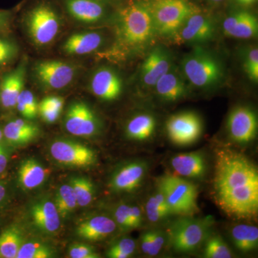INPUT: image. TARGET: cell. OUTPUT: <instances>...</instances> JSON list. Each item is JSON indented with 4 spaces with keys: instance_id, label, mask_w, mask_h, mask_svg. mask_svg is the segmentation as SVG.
I'll list each match as a JSON object with an SVG mask.
<instances>
[{
    "instance_id": "e575fe53",
    "label": "cell",
    "mask_w": 258,
    "mask_h": 258,
    "mask_svg": "<svg viewBox=\"0 0 258 258\" xmlns=\"http://www.w3.org/2000/svg\"><path fill=\"white\" fill-rule=\"evenodd\" d=\"M204 256L207 258H230L232 257L231 249L222 238L216 235L208 237L205 241Z\"/></svg>"
},
{
    "instance_id": "7bdbcfd3",
    "label": "cell",
    "mask_w": 258,
    "mask_h": 258,
    "mask_svg": "<svg viewBox=\"0 0 258 258\" xmlns=\"http://www.w3.org/2000/svg\"><path fill=\"white\" fill-rule=\"evenodd\" d=\"M13 20L11 10H0V35L10 30Z\"/></svg>"
},
{
    "instance_id": "9c48e42d",
    "label": "cell",
    "mask_w": 258,
    "mask_h": 258,
    "mask_svg": "<svg viewBox=\"0 0 258 258\" xmlns=\"http://www.w3.org/2000/svg\"><path fill=\"white\" fill-rule=\"evenodd\" d=\"M77 69L63 61H39L33 68L37 82L47 90H60L69 86L76 78Z\"/></svg>"
},
{
    "instance_id": "7dc6e473",
    "label": "cell",
    "mask_w": 258,
    "mask_h": 258,
    "mask_svg": "<svg viewBox=\"0 0 258 258\" xmlns=\"http://www.w3.org/2000/svg\"><path fill=\"white\" fill-rule=\"evenodd\" d=\"M237 3L243 5H250L254 4L257 0H235Z\"/></svg>"
},
{
    "instance_id": "ba28073f",
    "label": "cell",
    "mask_w": 258,
    "mask_h": 258,
    "mask_svg": "<svg viewBox=\"0 0 258 258\" xmlns=\"http://www.w3.org/2000/svg\"><path fill=\"white\" fill-rule=\"evenodd\" d=\"M166 130L171 143L186 147L198 142L201 137L203 121L195 112H181L171 115L166 120Z\"/></svg>"
},
{
    "instance_id": "52a82bcc",
    "label": "cell",
    "mask_w": 258,
    "mask_h": 258,
    "mask_svg": "<svg viewBox=\"0 0 258 258\" xmlns=\"http://www.w3.org/2000/svg\"><path fill=\"white\" fill-rule=\"evenodd\" d=\"M149 3L157 35L174 36L185 20L196 12L186 0H154Z\"/></svg>"
},
{
    "instance_id": "603a6c76",
    "label": "cell",
    "mask_w": 258,
    "mask_h": 258,
    "mask_svg": "<svg viewBox=\"0 0 258 258\" xmlns=\"http://www.w3.org/2000/svg\"><path fill=\"white\" fill-rule=\"evenodd\" d=\"M114 220L105 215H97L81 222L77 227V234L81 238L97 241L106 238L116 229Z\"/></svg>"
},
{
    "instance_id": "8992f818",
    "label": "cell",
    "mask_w": 258,
    "mask_h": 258,
    "mask_svg": "<svg viewBox=\"0 0 258 258\" xmlns=\"http://www.w3.org/2000/svg\"><path fill=\"white\" fill-rule=\"evenodd\" d=\"M158 188L164 195L172 215L190 216L198 211V188L184 178L163 176L158 182Z\"/></svg>"
},
{
    "instance_id": "30bf717a",
    "label": "cell",
    "mask_w": 258,
    "mask_h": 258,
    "mask_svg": "<svg viewBox=\"0 0 258 258\" xmlns=\"http://www.w3.org/2000/svg\"><path fill=\"white\" fill-rule=\"evenodd\" d=\"M52 157L57 163L72 167H88L95 164L97 160L96 152L84 144L59 139L51 144Z\"/></svg>"
},
{
    "instance_id": "d4e9b609",
    "label": "cell",
    "mask_w": 258,
    "mask_h": 258,
    "mask_svg": "<svg viewBox=\"0 0 258 258\" xmlns=\"http://www.w3.org/2000/svg\"><path fill=\"white\" fill-rule=\"evenodd\" d=\"M38 127L28 120L15 119L7 123L3 129V137L13 145H24L38 136Z\"/></svg>"
},
{
    "instance_id": "8d00e7d4",
    "label": "cell",
    "mask_w": 258,
    "mask_h": 258,
    "mask_svg": "<svg viewBox=\"0 0 258 258\" xmlns=\"http://www.w3.org/2000/svg\"><path fill=\"white\" fill-rule=\"evenodd\" d=\"M52 256V249L45 244L29 242L22 244L16 258H47Z\"/></svg>"
},
{
    "instance_id": "cb8c5ba5",
    "label": "cell",
    "mask_w": 258,
    "mask_h": 258,
    "mask_svg": "<svg viewBox=\"0 0 258 258\" xmlns=\"http://www.w3.org/2000/svg\"><path fill=\"white\" fill-rule=\"evenodd\" d=\"M49 174L48 169L35 159L29 158L22 161L19 168V183L25 189H35L45 182Z\"/></svg>"
},
{
    "instance_id": "484cf974",
    "label": "cell",
    "mask_w": 258,
    "mask_h": 258,
    "mask_svg": "<svg viewBox=\"0 0 258 258\" xmlns=\"http://www.w3.org/2000/svg\"><path fill=\"white\" fill-rule=\"evenodd\" d=\"M157 121L154 115L142 113L134 115L127 123L125 134L131 140L146 142L152 138L155 132Z\"/></svg>"
},
{
    "instance_id": "836d02e7",
    "label": "cell",
    "mask_w": 258,
    "mask_h": 258,
    "mask_svg": "<svg viewBox=\"0 0 258 258\" xmlns=\"http://www.w3.org/2000/svg\"><path fill=\"white\" fill-rule=\"evenodd\" d=\"M70 184L72 186L78 205L86 207L92 202L94 197V186L93 183L85 177H74Z\"/></svg>"
},
{
    "instance_id": "5bb4252c",
    "label": "cell",
    "mask_w": 258,
    "mask_h": 258,
    "mask_svg": "<svg viewBox=\"0 0 258 258\" xmlns=\"http://www.w3.org/2000/svg\"><path fill=\"white\" fill-rule=\"evenodd\" d=\"M215 31V25L211 18L195 12L185 20L174 36L186 43H203L212 40Z\"/></svg>"
},
{
    "instance_id": "3957f363",
    "label": "cell",
    "mask_w": 258,
    "mask_h": 258,
    "mask_svg": "<svg viewBox=\"0 0 258 258\" xmlns=\"http://www.w3.org/2000/svg\"><path fill=\"white\" fill-rule=\"evenodd\" d=\"M181 69L186 79L200 89L216 87L225 76L221 61L201 47H197L185 55Z\"/></svg>"
},
{
    "instance_id": "e0dca14e",
    "label": "cell",
    "mask_w": 258,
    "mask_h": 258,
    "mask_svg": "<svg viewBox=\"0 0 258 258\" xmlns=\"http://www.w3.org/2000/svg\"><path fill=\"white\" fill-rule=\"evenodd\" d=\"M27 74V61L23 60L16 69L5 75L0 86V101L7 109L16 107L17 101L23 91Z\"/></svg>"
},
{
    "instance_id": "f1b7e54d",
    "label": "cell",
    "mask_w": 258,
    "mask_h": 258,
    "mask_svg": "<svg viewBox=\"0 0 258 258\" xmlns=\"http://www.w3.org/2000/svg\"><path fill=\"white\" fill-rule=\"evenodd\" d=\"M23 234L18 227L13 226L0 235V258H15L22 244Z\"/></svg>"
},
{
    "instance_id": "44dd1931",
    "label": "cell",
    "mask_w": 258,
    "mask_h": 258,
    "mask_svg": "<svg viewBox=\"0 0 258 258\" xmlns=\"http://www.w3.org/2000/svg\"><path fill=\"white\" fill-rule=\"evenodd\" d=\"M154 88L158 96L166 101H176L187 94L184 79L174 66L161 76Z\"/></svg>"
},
{
    "instance_id": "277c9868",
    "label": "cell",
    "mask_w": 258,
    "mask_h": 258,
    "mask_svg": "<svg viewBox=\"0 0 258 258\" xmlns=\"http://www.w3.org/2000/svg\"><path fill=\"white\" fill-rule=\"evenodd\" d=\"M213 222L211 217L198 219L184 216L176 220L169 229L171 247L180 253L196 250L208 238Z\"/></svg>"
},
{
    "instance_id": "4dcf8cb0",
    "label": "cell",
    "mask_w": 258,
    "mask_h": 258,
    "mask_svg": "<svg viewBox=\"0 0 258 258\" xmlns=\"http://www.w3.org/2000/svg\"><path fill=\"white\" fill-rule=\"evenodd\" d=\"M64 99L58 96H47L38 103V113L44 121L55 123L62 113Z\"/></svg>"
},
{
    "instance_id": "7c38bea8",
    "label": "cell",
    "mask_w": 258,
    "mask_h": 258,
    "mask_svg": "<svg viewBox=\"0 0 258 258\" xmlns=\"http://www.w3.org/2000/svg\"><path fill=\"white\" fill-rule=\"evenodd\" d=\"M227 131L231 139L236 143L252 142L257 132V115L249 107H235L228 115Z\"/></svg>"
},
{
    "instance_id": "7402d4cb",
    "label": "cell",
    "mask_w": 258,
    "mask_h": 258,
    "mask_svg": "<svg viewBox=\"0 0 258 258\" xmlns=\"http://www.w3.org/2000/svg\"><path fill=\"white\" fill-rule=\"evenodd\" d=\"M31 216L37 228L45 233H54L60 228V215L55 204L49 200H40L34 204Z\"/></svg>"
},
{
    "instance_id": "d590c367",
    "label": "cell",
    "mask_w": 258,
    "mask_h": 258,
    "mask_svg": "<svg viewBox=\"0 0 258 258\" xmlns=\"http://www.w3.org/2000/svg\"><path fill=\"white\" fill-rule=\"evenodd\" d=\"M16 107L20 114L28 120L36 118L38 113V103L33 93L28 90H23L17 101Z\"/></svg>"
},
{
    "instance_id": "74e56055",
    "label": "cell",
    "mask_w": 258,
    "mask_h": 258,
    "mask_svg": "<svg viewBox=\"0 0 258 258\" xmlns=\"http://www.w3.org/2000/svg\"><path fill=\"white\" fill-rule=\"evenodd\" d=\"M137 243L130 237H123L112 244L107 255L111 258H128L135 252Z\"/></svg>"
},
{
    "instance_id": "83f0119b",
    "label": "cell",
    "mask_w": 258,
    "mask_h": 258,
    "mask_svg": "<svg viewBox=\"0 0 258 258\" xmlns=\"http://www.w3.org/2000/svg\"><path fill=\"white\" fill-rule=\"evenodd\" d=\"M146 215L151 223L163 221L172 215L165 198L160 189H157L149 197L145 205Z\"/></svg>"
},
{
    "instance_id": "9a60e30c",
    "label": "cell",
    "mask_w": 258,
    "mask_h": 258,
    "mask_svg": "<svg viewBox=\"0 0 258 258\" xmlns=\"http://www.w3.org/2000/svg\"><path fill=\"white\" fill-rule=\"evenodd\" d=\"M90 88L93 94L102 101H113L121 95L123 81L114 70L101 67L91 76Z\"/></svg>"
},
{
    "instance_id": "f6af8a7d",
    "label": "cell",
    "mask_w": 258,
    "mask_h": 258,
    "mask_svg": "<svg viewBox=\"0 0 258 258\" xmlns=\"http://www.w3.org/2000/svg\"><path fill=\"white\" fill-rule=\"evenodd\" d=\"M9 155L8 151L0 144V173L3 172L8 166Z\"/></svg>"
},
{
    "instance_id": "f35d334b",
    "label": "cell",
    "mask_w": 258,
    "mask_h": 258,
    "mask_svg": "<svg viewBox=\"0 0 258 258\" xmlns=\"http://www.w3.org/2000/svg\"><path fill=\"white\" fill-rule=\"evenodd\" d=\"M244 72L251 81L257 82L258 80V49L257 47H249L243 52Z\"/></svg>"
},
{
    "instance_id": "ee69618b",
    "label": "cell",
    "mask_w": 258,
    "mask_h": 258,
    "mask_svg": "<svg viewBox=\"0 0 258 258\" xmlns=\"http://www.w3.org/2000/svg\"><path fill=\"white\" fill-rule=\"evenodd\" d=\"M130 212L132 229L138 228L143 222V214L142 210L137 205H131Z\"/></svg>"
},
{
    "instance_id": "d6a6232c",
    "label": "cell",
    "mask_w": 258,
    "mask_h": 258,
    "mask_svg": "<svg viewBox=\"0 0 258 258\" xmlns=\"http://www.w3.org/2000/svg\"><path fill=\"white\" fill-rule=\"evenodd\" d=\"M257 32V18L248 12L242 11L240 21L231 32L230 37L238 39H250L256 37Z\"/></svg>"
},
{
    "instance_id": "681fc988",
    "label": "cell",
    "mask_w": 258,
    "mask_h": 258,
    "mask_svg": "<svg viewBox=\"0 0 258 258\" xmlns=\"http://www.w3.org/2000/svg\"><path fill=\"white\" fill-rule=\"evenodd\" d=\"M212 1H214V2H220V1H222V0H212Z\"/></svg>"
},
{
    "instance_id": "4fadbf2b",
    "label": "cell",
    "mask_w": 258,
    "mask_h": 258,
    "mask_svg": "<svg viewBox=\"0 0 258 258\" xmlns=\"http://www.w3.org/2000/svg\"><path fill=\"white\" fill-rule=\"evenodd\" d=\"M148 171L147 161H129L114 171L111 179V187L117 192H133L143 184Z\"/></svg>"
},
{
    "instance_id": "ac0fdd59",
    "label": "cell",
    "mask_w": 258,
    "mask_h": 258,
    "mask_svg": "<svg viewBox=\"0 0 258 258\" xmlns=\"http://www.w3.org/2000/svg\"><path fill=\"white\" fill-rule=\"evenodd\" d=\"M170 164L176 174L187 179H202L208 169L206 158L199 152L176 154L171 158Z\"/></svg>"
},
{
    "instance_id": "5b68a950",
    "label": "cell",
    "mask_w": 258,
    "mask_h": 258,
    "mask_svg": "<svg viewBox=\"0 0 258 258\" xmlns=\"http://www.w3.org/2000/svg\"><path fill=\"white\" fill-rule=\"evenodd\" d=\"M25 28L35 46L50 45L57 37L62 27L60 15L50 5L40 3L27 13Z\"/></svg>"
},
{
    "instance_id": "bcb514c9",
    "label": "cell",
    "mask_w": 258,
    "mask_h": 258,
    "mask_svg": "<svg viewBox=\"0 0 258 258\" xmlns=\"http://www.w3.org/2000/svg\"><path fill=\"white\" fill-rule=\"evenodd\" d=\"M6 197V189L4 184L0 183V205L3 203Z\"/></svg>"
},
{
    "instance_id": "f546056e",
    "label": "cell",
    "mask_w": 258,
    "mask_h": 258,
    "mask_svg": "<svg viewBox=\"0 0 258 258\" xmlns=\"http://www.w3.org/2000/svg\"><path fill=\"white\" fill-rule=\"evenodd\" d=\"M54 204L60 218L66 219L74 211L78 203L71 184H63L59 188Z\"/></svg>"
},
{
    "instance_id": "6da1fadb",
    "label": "cell",
    "mask_w": 258,
    "mask_h": 258,
    "mask_svg": "<svg viewBox=\"0 0 258 258\" xmlns=\"http://www.w3.org/2000/svg\"><path fill=\"white\" fill-rule=\"evenodd\" d=\"M213 191L215 201L229 216L251 219L258 212L257 167L230 149L217 153Z\"/></svg>"
},
{
    "instance_id": "ffe728a7",
    "label": "cell",
    "mask_w": 258,
    "mask_h": 258,
    "mask_svg": "<svg viewBox=\"0 0 258 258\" xmlns=\"http://www.w3.org/2000/svg\"><path fill=\"white\" fill-rule=\"evenodd\" d=\"M104 39L100 32L86 31L73 34L64 41L62 52L68 55H84L92 53L103 45Z\"/></svg>"
},
{
    "instance_id": "7a4b0ae2",
    "label": "cell",
    "mask_w": 258,
    "mask_h": 258,
    "mask_svg": "<svg viewBox=\"0 0 258 258\" xmlns=\"http://www.w3.org/2000/svg\"><path fill=\"white\" fill-rule=\"evenodd\" d=\"M156 35L150 3L132 2L115 15L114 42L106 55L115 60L127 58L145 50Z\"/></svg>"
},
{
    "instance_id": "4316f807",
    "label": "cell",
    "mask_w": 258,
    "mask_h": 258,
    "mask_svg": "<svg viewBox=\"0 0 258 258\" xmlns=\"http://www.w3.org/2000/svg\"><path fill=\"white\" fill-rule=\"evenodd\" d=\"M231 237L236 247L242 252H249L257 249L258 228L256 226L239 224L231 230Z\"/></svg>"
},
{
    "instance_id": "ab89813d",
    "label": "cell",
    "mask_w": 258,
    "mask_h": 258,
    "mask_svg": "<svg viewBox=\"0 0 258 258\" xmlns=\"http://www.w3.org/2000/svg\"><path fill=\"white\" fill-rule=\"evenodd\" d=\"M19 53L16 42L7 38H0V67L11 62Z\"/></svg>"
},
{
    "instance_id": "2e32d148",
    "label": "cell",
    "mask_w": 258,
    "mask_h": 258,
    "mask_svg": "<svg viewBox=\"0 0 258 258\" xmlns=\"http://www.w3.org/2000/svg\"><path fill=\"white\" fill-rule=\"evenodd\" d=\"M172 57L167 49L157 46L153 49L144 60L141 68L142 83L148 87H153L161 76L172 67Z\"/></svg>"
},
{
    "instance_id": "d6986e66",
    "label": "cell",
    "mask_w": 258,
    "mask_h": 258,
    "mask_svg": "<svg viewBox=\"0 0 258 258\" xmlns=\"http://www.w3.org/2000/svg\"><path fill=\"white\" fill-rule=\"evenodd\" d=\"M64 3L70 16L80 23H98L106 15L103 0H64Z\"/></svg>"
},
{
    "instance_id": "60d3db41",
    "label": "cell",
    "mask_w": 258,
    "mask_h": 258,
    "mask_svg": "<svg viewBox=\"0 0 258 258\" xmlns=\"http://www.w3.org/2000/svg\"><path fill=\"white\" fill-rule=\"evenodd\" d=\"M130 209L131 205L126 204H121L115 209L114 221L122 230H133L131 221Z\"/></svg>"
},
{
    "instance_id": "b9f144b4",
    "label": "cell",
    "mask_w": 258,
    "mask_h": 258,
    "mask_svg": "<svg viewBox=\"0 0 258 258\" xmlns=\"http://www.w3.org/2000/svg\"><path fill=\"white\" fill-rule=\"evenodd\" d=\"M69 256L72 258H96L99 257L94 249L87 244H72L69 250Z\"/></svg>"
},
{
    "instance_id": "c3c4849f",
    "label": "cell",
    "mask_w": 258,
    "mask_h": 258,
    "mask_svg": "<svg viewBox=\"0 0 258 258\" xmlns=\"http://www.w3.org/2000/svg\"><path fill=\"white\" fill-rule=\"evenodd\" d=\"M3 139V131L0 128V142H2Z\"/></svg>"
},
{
    "instance_id": "1f68e13d",
    "label": "cell",
    "mask_w": 258,
    "mask_h": 258,
    "mask_svg": "<svg viewBox=\"0 0 258 258\" xmlns=\"http://www.w3.org/2000/svg\"><path fill=\"white\" fill-rule=\"evenodd\" d=\"M140 238L142 252L151 257L160 253L166 244V236L160 230L145 231Z\"/></svg>"
},
{
    "instance_id": "8fae6325",
    "label": "cell",
    "mask_w": 258,
    "mask_h": 258,
    "mask_svg": "<svg viewBox=\"0 0 258 258\" xmlns=\"http://www.w3.org/2000/svg\"><path fill=\"white\" fill-rule=\"evenodd\" d=\"M64 123L66 130L76 137H93L100 130L98 117L82 101H76L70 105L66 111Z\"/></svg>"
}]
</instances>
